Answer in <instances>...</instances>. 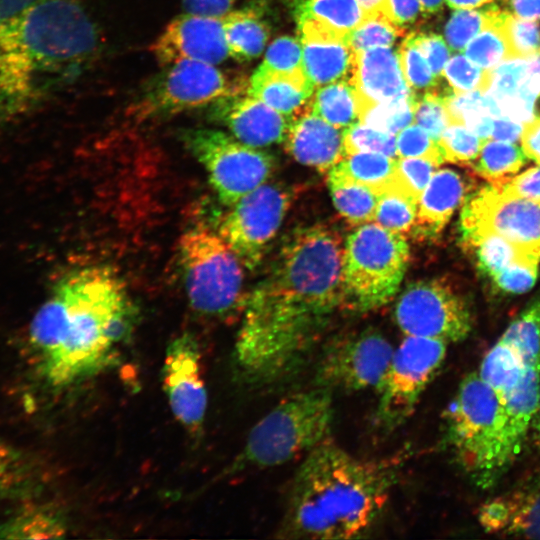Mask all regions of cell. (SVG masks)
<instances>
[{
	"instance_id": "cell-1",
	"label": "cell",
	"mask_w": 540,
	"mask_h": 540,
	"mask_svg": "<svg viewBox=\"0 0 540 540\" xmlns=\"http://www.w3.org/2000/svg\"><path fill=\"white\" fill-rule=\"evenodd\" d=\"M341 236L323 224L294 230L272 270L244 304L235 344L237 370L250 384L296 371L344 308Z\"/></svg>"
},
{
	"instance_id": "cell-2",
	"label": "cell",
	"mask_w": 540,
	"mask_h": 540,
	"mask_svg": "<svg viewBox=\"0 0 540 540\" xmlns=\"http://www.w3.org/2000/svg\"><path fill=\"white\" fill-rule=\"evenodd\" d=\"M133 306L123 281L107 267L62 277L32 318L29 344L53 387H65L107 366L129 332Z\"/></svg>"
},
{
	"instance_id": "cell-3",
	"label": "cell",
	"mask_w": 540,
	"mask_h": 540,
	"mask_svg": "<svg viewBox=\"0 0 540 540\" xmlns=\"http://www.w3.org/2000/svg\"><path fill=\"white\" fill-rule=\"evenodd\" d=\"M397 471L396 462L355 457L328 438L294 475L280 537H364L388 503Z\"/></svg>"
},
{
	"instance_id": "cell-4",
	"label": "cell",
	"mask_w": 540,
	"mask_h": 540,
	"mask_svg": "<svg viewBox=\"0 0 540 540\" xmlns=\"http://www.w3.org/2000/svg\"><path fill=\"white\" fill-rule=\"evenodd\" d=\"M5 33L40 73L75 71L99 50V33L80 0H38Z\"/></svg>"
},
{
	"instance_id": "cell-5",
	"label": "cell",
	"mask_w": 540,
	"mask_h": 540,
	"mask_svg": "<svg viewBox=\"0 0 540 540\" xmlns=\"http://www.w3.org/2000/svg\"><path fill=\"white\" fill-rule=\"evenodd\" d=\"M445 442L457 463L486 487L508 463L503 402L477 372L467 374L444 412Z\"/></svg>"
},
{
	"instance_id": "cell-6",
	"label": "cell",
	"mask_w": 540,
	"mask_h": 540,
	"mask_svg": "<svg viewBox=\"0 0 540 540\" xmlns=\"http://www.w3.org/2000/svg\"><path fill=\"white\" fill-rule=\"evenodd\" d=\"M333 416L332 392L326 388L285 398L252 427L232 470L271 468L307 454L329 438Z\"/></svg>"
},
{
	"instance_id": "cell-7",
	"label": "cell",
	"mask_w": 540,
	"mask_h": 540,
	"mask_svg": "<svg viewBox=\"0 0 540 540\" xmlns=\"http://www.w3.org/2000/svg\"><path fill=\"white\" fill-rule=\"evenodd\" d=\"M409 262L404 236L366 223L346 239L342 289L346 308L365 312L380 308L398 291Z\"/></svg>"
},
{
	"instance_id": "cell-8",
	"label": "cell",
	"mask_w": 540,
	"mask_h": 540,
	"mask_svg": "<svg viewBox=\"0 0 540 540\" xmlns=\"http://www.w3.org/2000/svg\"><path fill=\"white\" fill-rule=\"evenodd\" d=\"M180 264L191 306L206 315L222 316L242 297L243 264L215 229L198 226L182 234Z\"/></svg>"
},
{
	"instance_id": "cell-9",
	"label": "cell",
	"mask_w": 540,
	"mask_h": 540,
	"mask_svg": "<svg viewBox=\"0 0 540 540\" xmlns=\"http://www.w3.org/2000/svg\"><path fill=\"white\" fill-rule=\"evenodd\" d=\"M181 139L204 168L219 201L228 207L265 184L275 169L271 153L217 129H187Z\"/></svg>"
},
{
	"instance_id": "cell-10",
	"label": "cell",
	"mask_w": 540,
	"mask_h": 540,
	"mask_svg": "<svg viewBox=\"0 0 540 540\" xmlns=\"http://www.w3.org/2000/svg\"><path fill=\"white\" fill-rule=\"evenodd\" d=\"M447 342L405 336L394 349L389 365L375 388L378 402L376 426L390 432L403 425L414 412L421 395L440 369Z\"/></svg>"
},
{
	"instance_id": "cell-11",
	"label": "cell",
	"mask_w": 540,
	"mask_h": 540,
	"mask_svg": "<svg viewBox=\"0 0 540 540\" xmlns=\"http://www.w3.org/2000/svg\"><path fill=\"white\" fill-rule=\"evenodd\" d=\"M243 84L216 65L184 60L165 66L145 87L132 107L140 120L175 115L210 106L217 100L241 94Z\"/></svg>"
},
{
	"instance_id": "cell-12",
	"label": "cell",
	"mask_w": 540,
	"mask_h": 540,
	"mask_svg": "<svg viewBox=\"0 0 540 540\" xmlns=\"http://www.w3.org/2000/svg\"><path fill=\"white\" fill-rule=\"evenodd\" d=\"M290 204L288 190L265 183L229 206L215 230L244 268L255 269L276 236Z\"/></svg>"
},
{
	"instance_id": "cell-13",
	"label": "cell",
	"mask_w": 540,
	"mask_h": 540,
	"mask_svg": "<svg viewBox=\"0 0 540 540\" xmlns=\"http://www.w3.org/2000/svg\"><path fill=\"white\" fill-rule=\"evenodd\" d=\"M395 320L405 336L458 342L468 337L473 320L466 301L443 281L419 280L398 298Z\"/></svg>"
},
{
	"instance_id": "cell-14",
	"label": "cell",
	"mask_w": 540,
	"mask_h": 540,
	"mask_svg": "<svg viewBox=\"0 0 540 540\" xmlns=\"http://www.w3.org/2000/svg\"><path fill=\"white\" fill-rule=\"evenodd\" d=\"M460 228L462 238L493 233L540 259V199L511 195L490 183L467 196Z\"/></svg>"
},
{
	"instance_id": "cell-15",
	"label": "cell",
	"mask_w": 540,
	"mask_h": 540,
	"mask_svg": "<svg viewBox=\"0 0 540 540\" xmlns=\"http://www.w3.org/2000/svg\"><path fill=\"white\" fill-rule=\"evenodd\" d=\"M393 352L391 343L374 329L335 340L319 357L315 385L331 392L376 388Z\"/></svg>"
},
{
	"instance_id": "cell-16",
	"label": "cell",
	"mask_w": 540,
	"mask_h": 540,
	"mask_svg": "<svg viewBox=\"0 0 540 540\" xmlns=\"http://www.w3.org/2000/svg\"><path fill=\"white\" fill-rule=\"evenodd\" d=\"M200 356L197 341L184 333L168 345L163 366L164 390L170 409L192 432L201 429L207 409Z\"/></svg>"
},
{
	"instance_id": "cell-17",
	"label": "cell",
	"mask_w": 540,
	"mask_h": 540,
	"mask_svg": "<svg viewBox=\"0 0 540 540\" xmlns=\"http://www.w3.org/2000/svg\"><path fill=\"white\" fill-rule=\"evenodd\" d=\"M150 49L164 67L184 60L218 65L229 57L221 18L187 12L172 19Z\"/></svg>"
},
{
	"instance_id": "cell-18",
	"label": "cell",
	"mask_w": 540,
	"mask_h": 540,
	"mask_svg": "<svg viewBox=\"0 0 540 540\" xmlns=\"http://www.w3.org/2000/svg\"><path fill=\"white\" fill-rule=\"evenodd\" d=\"M210 116L236 139L256 148L284 142L293 120L248 94L217 100L210 105Z\"/></svg>"
},
{
	"instance_id": "cell-19",
	"label": "cell",
	"mask_w": 540,
	"mask_h": 540,
	"mask_svg": "<svg viewBox=\"0 0 540 540\" xmlns=\"http://www.w3.org/2000/svg\"><path fill=\"white\" fill-rule=\"evenodd\" d=\"M358 110L375 103L416 95L403 76L398 52L392 47H374L354 52L348 78Z\"/></svg>"
},
{
	"instance_id": "cell-20",
	"label": "cell",
	"mask_w": 540,
	"mask_h": 540,
	"mask_svg": "<svg viewBox=\"0 0 540 540\" xmlns=\"http://www.w3.org/2000/svg\"><path fill=\"white\" fill-rule=\"evenodd\" d=\"M478 521L487 533L540 539V484H525L488 500Z\"/></svg>"
},
{
	"instance_id": "cell-21",
	"label": "cell",
	"mask_w": 540,
	"mask_h": 540,
	"mask_svg": "<svg viewBox=\"0 0 540 540\" xmlns=\"http://www.w3.org/2000/svg\"><path fill=\"white\" fill-rule=\"evenodd\" d=\"M284 142L296 161L320 172H328L345 156L343 130L313 113L308 104L293 118Z\"/></svg>"
},
{
	"instance_id": "cell-22",
	"label": "cell",
	"mask_w": 540,
	"mask_h": 540,
	"mask_svg": "<svg viewBox=\"0 0 540 540\" xmlns=\"http://www.w3.org/2000/svg\"><path fill=\"white\" fill-rule=\"evenodd\" d=\"M469 185L456 171L436 170L417 204L412 235L419 239L438 236L454 211L466 200Z\"/></svg>"
},
{
	"instance_id": "cell-23",
	"label": "cell",
	"mask_w": 540,
	"mask_h": 540,
	"mask_svg": "<svg viewBox=\"0 0 540 540\" xmlns=\"http://www.w3.org/2000/svg\"><path fill=\"white\" fill-rule=\"evenodd\" d=\"M540 367L526 366L517 385L504 397V451L509 464L531 429L538 406Z\"/></svg>"
},
{
	"instance_id": "cell-24",
	"label": "cell",
	"mask_w": 540,
	"mask_h": 540,
	"mask_svg": "<svg viewBox=\"0 0 540 540\" xmlns=\"http://www.w3.org/2000/svg\"><path fill=\"white\" fill-rule=\"evenodd\" d=\"M314 90L306 74H283L258 66L246 93L293 119L306 107Z\"/></svg>"
},
{
	"instance_id": "cell-25",
	"label": "cell",
	"mask_w": 540,
	"mask_h": 540,
	"mask_svg": "<svg viewBox=\"0 0 540 540\" xmlns=\"http://www.w3.org/2000/svg\"><path fill=\"white\" fill-rule=\"evenodd\" d=\"M305 73L314 89L348 79L354 52L350 45L332 38H299Z\"/></svg>"
},
{
	"instance_id": "cell-26",
	"label": "cell",
	"mask_w": 540,
	"mask_h": 540,
	"mask_svg": "<svg viewBox=\"0 0 540 540\" xmlns=\"http://www.w3.org/2000/svg\"><path fill=\"white\" fill-rule=\"evenodd\" d=\"M229 56L238 62H250L264 50L270 27L260 13L250 7L231 10L221 17Z\"/></svg>"
},
{
	"instance_id": "cell-27",
	"label": "cell",
	"mask_w": 540,
	"mask_h": 540,
	"mask_svg": "<svg viewBox=\"0 0 540 540\" xmlns=\"http://www.w3.org/2000/svg\"><path fill=\"white\" fill-rule=\"evenodd\" d=\"M397 158L375 152L345 155L328 171V183L356 184L380 195L391 183Z\"/></svg>"
},
{
	"instance_id": "cell-28",
	"label": "cell",
	"mask_w": 540,
	"mask_h": 540,
	"mask_svg": "<svg viewBox=\"0 0 540 540\" xmlns=\"http://www.w3.org/2000/svg\"><path fill=\"white\" fill-rule=\"evenodd\" d=\"M41 484V472L35 459L0 438V499L32 500Z\"/></svg>"
},
{
	"instance_id": "cell-29",
	"label": "cell",
	"mask_w": 540,
	"mask_h": 540,
	"mask_svg": "<svg viewBox=\"0 0 540 540\" xmlns=\"http://www.w3.org/2000/svg\"><path fill=\"white\" fill-rule=\"evenodd\" d=\"M35 94L36 87L27 67L0 38V119L21 113Z\"/></svg>"
},
{
	"instance_id": "cell-30",
	"label": "cell",
	"mask_w": 540,
	"mask_h": 540,
	"mask_svg": "<svg viewBox=\"0 0 540 540\" xmlns=\"http://www.w3.org/2000/svg\"><path fill=\"white\" fill-rule=\"evenodd\" d=\"M295 19L308 18L350 37L367 14L357 0H291Z\"/></svg>"
},
{
	"instance_id": "cell-31",
	"label": "cell",
	"mask_w": 540,
	"mask_h": 540,
	"mask_svg": "<svg viewBox=\"0 0 540 540\" xmlns=\"http://www.w3.org/2000/svg\"><path fill=\"white\" fill-rule=\"evenodd\" d=\"M30 501V500H28ZM0 521V538H59L65 533L60 517L51 509L29 503Z\"/></svg>"
},
{
	"instance_id": "cell-32",
	"label": "cell",
	"mask_w": 540,
	"mask_h": 540,
	"mask_svg": "<svg viewBox=\"0 0 540 540\" xmlns=\"http://www.w3.org/2000/svg\"><path fill=\"white\" fill-rule=\"evenodd\" d=\"M308 107L313 113L341 130L359 121L356 97L348 79L315 89L308 101Z\"/></svg>"
},
{
	"instance_id": "cell-33",
	"label": "cell",
	"mask_w": 540,
	"mask_h": 540,
	"mask_svg": "<svg viewBox=\"0 0 540 540\" xmlns=\"http://www.w3.org/2000/svg\"><path fill=\"white\" fill-rule=\"evenodd\" d=\"M463 240L473 248L479 270L490 278L515 263L540 262L532 253L493 233L473 234Z\"/></svg>"
},
{
	"instance_id": "cell-34",
	"label": "cell",
	"mask_w": 540,
	"mask_h": 540,
	"mask_svg": "<svg viewBox=\"0 0 540 540\" xmlns=\"http://www.w3.org/2000/svg\"><path fill=\"white\" fill-rule=\"evenodd\" d=\"M525 367L521 356L499 340L484 356L477 373L503 402L504 397L519 382Z\"/></svg>"
},
{
	"instance_id": "cell-35",
	"label": "cell",
	"mask_w": 540,
	"mask_h": 540,
	"mask_svg": "<svg viewBox=\"0 0 540 540\" xmlns=\"http://www.w3.org/2000/svg\"><path fill=\"white\" fill-rule=\"evenodd\" d=\"M526 155L513 142L488 138L473 161L474 171L491 183H503L525 164Z\"/></svg>"
},
{
	"instance_id": "cell-36",
	"label": "cell",
	"mask_w": 540,
	"mask_h": 540,
	"mask_svg": "<svg viewBox=\"0 0 540 540\" xmlns=\"http://www.w3.org/2000/svg\"><path fill=\"white\" fill-rule=\"evenodd\" d=\"M499 340L511 346L525 366L540 367V296L516 316Z\"/></svg>"
},
{
	"instance_id": "cell-37",
	"label": "cell",
	"mask_w": 540,
	"mask_h": 540,
	"mask_svg": "<svg viewBox=\"0 0 540 540\" xmlns=\"http://www.w3.org/2000/svg\"><path fill=\"white\" fill-rule=\"evenodd\" d=\"M504 13L500 10L495 19L477 34L463 50L464 55L484 69H493L515 58L504 25Z\"/></svg>"
},
{
	"instance_id": "cell-38",
	"label": "cell",
	"mask_w": 540,
	"mask_h": 540,
	"mask_svg": "<svg viewBox=\"0 0 540 540\" xmlns=\"http://www.w3.org/2000/svg\"><path fill=\"white\" fill-rule=\"evenodd\" d=\"M334 206L353 225L374 221L379 195L350 183H328Z\"/></svg>"
},
{
	"instance_id": "cell-39",
	"label": "cell",
	"mask_w": 540,
	"mask_h": 540,
	"mask_svg": "<svg viewBox=\"0 0 540 540\" xmlns=\"http://www.w3.org/2000/svg\"><path fill=\"white\" fill-rule=\"evenodd\" d=\"M417 95L375 103L358 110L359 121L373 128L396 135L414 123Z\"/></svg>"
},
{
	"instance_id": "cell-40",
	"label": "cell",
	"mask_w": 540,
	"mask_h": 540,
	"mask_svg": "<svg viewBox=\"0 0 540 540\" xmlns=\"http://www.w3.org/2000/svg\"><path fill=\"white\" fill-rule=\"evenodd\" d=\"M500 9L491 5L485 9H456L447 21L444 34L449 48L463 52L467 44L495 19Z\"/></svg>"
},
{
	"instance_id": "cell-41",
	"label": "cell",
	"mask_w": 540,
	"mask_h": 540,
	"mask_svg": "<svg viewBox=\"0 0 540 540\" xmlns=\"http://www.w3.org/2000/svg\"><path fill=\"white\" fill-rule=\"evenodd\" d=\"M438 165L423 159L398 157L391 183L387 190H392L406 197L415 204L431 180Z\"/></svg>"
},
{
	"instance_id": "cell-42",
	"label": "cell",
	"mask_w": 540,
	"mask_h": 540,
	"mask_svg": "<svg viewBox=\"0 0 540 540\" xmlns=\"http://www.w3.org/2000/svg\"><path fill=\"white\" fill-rule=\"evenodd\" d=\"M406 36V28L398 26L384 13L367 15L353 30L349 45L353 52H361L374 47H393L396 40Z\"/></svg>"
},
{
	"instance_id": "cell-43",
	"label": "cell",
	"mask_w": 540,
	"mask_h": 540,
	"mask_svg": "<svg viewBox=\"0 0 540 540\" xmlns=\"http://www.w3.org/2000/svg\"><path fill=\"white\" fill-rule=\"evenodd\" d=\"M417 204L399 193L386 190L379 195L374 221L402 236L412 234Z\"/></svg>"
},
{
	"instance_id": "cell-44",
	"label": "cell",
	"mask_w": 540,
	"mask_h": 540,
	"mask_svg": "<svg viewBox=\"0 0 540 540\" xmlns=\"http://www.w3.org/2000/svg\"><path fill=\"white\" fill-rule=\"evenodd\" d=\"M345 155L375 152L397 158L396 135L381 131L360 121L343 130Z\"/></svg>"
},
{
	"instance_id": "cell-45",
	"label": "cell",
	"mask_w": 540,
	"mask_h": 540,
	"mask_svg": "<svg viewBox=\"0 0 540 540\" xmlns=\"http://www.w3.org/2000/svg\"><path fill=\"white\" fill-rule=\"evenodd\" d=\"M484 141L464 124L452 122L442 133L438 144L444 162L465 164L476 160Z\"/></svg>"
},
{
	"instance_id": "cell-46",
	"label": "cell",
	"mask_w": 540,
	"mask_h": 540,
	"mask_svg": "<svg viewBox=\"0 0 540 540\" xmlns=\"http://www.w3.org/2000/svg\"><path fill=\"white\" fill-rule=\"evenodd\" d=\"M397 52L403 76L412 92L417 95L420 91L427 92L436 87L438 78L415 45L411 33L404 37Z\"/></svg>"
},
{
	"instance_id": "cell-47",
	"label": "cell",
	"mask_w": 540,
	"mask_h": 540,
	"mask_svg": "<svg viewBox=\"0 0 540 540\" xmlns=\"http://www.w3.org/2000/svg\"><path fill=\"white\" fill-rule=\"evenodd\" d=\"M442 76L453 92H486L491 84V70L484 69L462 54L449 58Z\"/></svg>"
},
{
	"instance_id": "cell-48",
	"label": "cell",
	"mask_w": 540,
	"mask_h": 540,
	"mask_svg": "<svg viewBox=\"0 0 540 540\" xmlns=\"http://www.w3.org/2000/svg\"><path fill=\"white\" fill-rule=\"evenodd\" d=\"M260 67L283 74H306L303 65L301 40L292 36H280L267 49Z\"/></svg>"
},
{
	"instance_id": "cell-49",
	"label": "cell",
	"mask_w": 540,
	"mask_h": 540,
	"mask_svg": "<svg viewBox=\"0 0 540 540\" xmlns=\"http://www.w3.org/2000/svg\"><path fill=\"white\" fill-rule=\"evenodd\" d=\"M396 150L398 157L423 158L438 166L444 162L438 142L415 123L396 134Z\"/></svg>"
},
{
	"instance_id": "cell-50",
	"label": "cell",
	"mask_w": 540,
	"mask_h": 540,
	"mask_svg": "<svg viewBox=\"0 0 540 540\" xmlns=\"http://www.w3.org/2000/svg\"><path fill=\"white\" fill-rule=\"evenodd\" d=\"M414 123L438 142L450 123L444 95L430 90L421 97L417 96Z\"/></svg>"
},
{
	"instance_id": "cell-51",
	"label": "cell",
	"mask_w": 540,
	"mask_h": 540,
	"mask_svg": "<svg viewBox=\"0 0 540 540\" xmlns=\"http://www.w3.org/2000/svg\"><path fill=\"white\" fill-rule=\"evenodd\" d=\"M504 25L515 58H528L540 53V26L537 21L504 13Z\"/></svg>"
},
{
	"instance_id": "cell-52",
	"label": "cell",
	"mask_w": 540,
	"mask_h": 540,
	"mask_svg": "<svg viewBox=\"0 0 540 540\" xmlns=\"http://www.w3.org/2000/svg\"><path fill=\"white\" fill-rule=\"evenodd\" d=\"M539 262H520L498 272L491 279L505 294H521L530 290L536 282Z\"/></svg>"
},
{
	"instance_id": "cell-53",
	"label": "cell",
	"mask_w": 540,
	"mask_h": 540,
	"mask_svg": "<svg viewBox=\"0 0 540 540\" xmlns=\"http://www.w3.org/2000/svg\"><path fill=\"white\" fill-rule=\"evenodd\" d=\"M411 34L415 45L427 60L435 77H441L451 51L446 40L434 33L412 32Z\"/></svg>"
},
{
	"instance_id": "cell-54",
	"label": "cell",
	"mask_w": 540,
	"mask_h": 540,
	"mask_svg": "<svg viewBox=\"0 0 540 540\" xmlns=\"http://www.w3.org/2000/svg\"><path fill=\"white\" fill-rule=\"evenodd\" d=\"M505 193L529 199H540V166L530 168L503 183H492Z\"/></svg>"
},
{
	"instance_id": "cell-55",
	"label": "cell",
	"mask_w": 540,
	"mask_h": 540,
	"mask_svg": "<svg viewBox=\"0 0 540 540\" xmlns=\"http://www.w3.org/2000/svg\"><path fill=\"white\" fill-rule=\"evenodd\" d=\"M383 13L403 28L414 24L422 9L419 0H386Z\"/></svg>"
},
{
	"instance_id": "cell-56",
	"label": "cell",
	"mask_w": 540,
	"mask_h": 540,
	"mask_svg": "<svg viewBox=\"0 0 540 540\" xmlns=\"http://www.w3.org/2000/svg\"><path fill=\"white\" fill-rule=\"evenodd\" d=\"M236 0H181L187 13L221 18L232 10Z\"/></svg>"
},
{
	"instance_id": "cell-57",
	"label": "cell",
	"mask_w": 540,
	"mask_h": 540,
	"mask_svg": "<svg viewBox=\"0 0 540 540\" xmlns=\"http://www.w3.org/2000/svg\"><path fill=\"white\" fill-rule=\"evenodd\" d=\"M521 143L526 157L540 165V117L524 125Z\"/></svg>"
},
{
	"instance_id": "cell-58",
	"label": "cell",
	"mask_w": 540,
	"mask_h": 540,
	"mask_svg": "<svg viewBox=\"0 0 540 540\" xmlns=\"http://www.w3.org/2000/svg\"><path fill=\"white\" fill-rule=\"evenodd\" d=\"M38 0H0V30L13 25Z\"/></svg>"
},
{
	"instance_id": "cell-59",
	"label": "cell",
	"mask_w": 540,
	"mask_h": 540,
	"mask_svg": "<svg viewBox=\"0 0 540 540\" xmlns=\"http://www.w3.org/2000/svg\"><path fill=\"white\" fill-rule=\"evenodd\" d=\"M524 124L506 117L498 116L493 119L492 139L515 142L521 139Z\"/></svg>"
},
{
	"instance_id": "cell-60",
	"label": "cell",
	"mask_w": 540,
	"mask_h": 540,
	"mask_svg": "<svg viewBox=\"0 0 540 540\" xmlns=\"http://www.w3.org/2000/svg\"><path fill=\"white\" fill-rule=\"evenodd\" d=\"M513 14L519 18L540 20V0H511Z\"/></svg>"
},
{
	"instance_id": "cell-61",
	"label": "cell",
	"mask_w": 540,
	"mask_h": 540,
	"mask_svg": "<svg viewBox=\"0 0 540 540\" xmlns=\"http://www.w3.org/2000/svg\"><path fill=\"white\" fill-rule=\"evenodd\" d=\"M494 0H445V3L452 9H474L489 3Z\"/></svg>"
},
{
	"instance_id": "cell-62",
	"label": "cell",
	"mask_w": 540,
	"mask_h": 540,
	"mask_svg": "<svg viewBox=\"0 0 540 540\" xmlns=\"http://www.w3.org/2000/svg\"><path fill=\"white\" fill-rule=\"evenodd\" d=\"M444 1L445 0H419L422 14L426 17L437 14L442 10Z\"/></svg>"
},
{
	"instance_id": "cell-63",
	"label": "cell",
	"mask_w": 540,
	"mask_h": 540,
	"mask_svg": "<svg viewBox=\"0 0 540 540\" xmlns=\"http://www.w3.org/2000/svg\"><path fill=\"white\" fill-rule=\"evenodd\" d=\"M385 1L386 0H357V2L367 15L375 14L378 12L383 13Z\"/></svg>"
},
{
	"instance_id": "cell-64",
	"label": "cell",
	"mask_w": 540,
	"mask_h": 540,
	"mask_svg": "<svg viewBox=\"0 0 540 540\" xmlns=\"http://www.w3.org/2000/svg\"><path fill=\"white\" fill-rule=\"evenodd\" d=\"M531 430L533 431V441L535 446L540 450V386H539V398L536 413L534 415Z\"/></svg>"
}]
</instances>
